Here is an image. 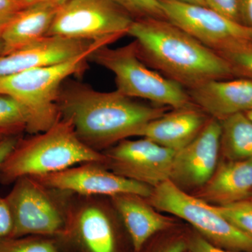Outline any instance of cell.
<instances>
[{
    "instance_id": "cell-1",
    "label": "cell",
    "mask_w": 252,
    "mask_h": 252,
    "mask_svg": "<svg viewBox=\"0 0 252 252\" xmlns=\"http://www.w3.org/2000/svg\"><path fill=\"white\" fill-rule=\"evenodd\" d=\"M127 34L149 67L187 90L206 81L235 77L218 53L165 18L135 19Z\"/></svg>"
},
{
    "instance_id": "cell-2",
    "label": "cell",
    "mask_w": 252,
    "mask_h": 252,
    "mask_svg": "<svg viewBox=\"0 0 252 252\" xmlns=\"http://www.w3.org/2000/svg\"><path fill=\"white\" fill-rule=\"evenodd\" d=\"M59 107L61 117L72 122L81 140L98 152L137 136L170 109L142 103L117 90L99 92L79 84L61 92Z\"/></svg>"
},
{
    "instance_id": "cell-3",
    "label": "cell",
    "mask_w": 252,
    "mask_h": 252,
    "mask_svg": "<svg viewBox=\"0 0 252 252\" xmlns=\"http://www.w3.org/2000/svg\"><path fill=\"white\" fill-rule=\"evenodd\" d=\"M107 161L105 154L84 143L72 122L61 117L47 130L18 140L0 167V182L9 185L20 177L48 175L86 162Z\"/></svg>"
},
{
    "instance_id": "cell-4",
    "label": "cell",
    "mask_w": 252,
    "mask_h": 252,
    "mask_svg": "<svg viewBox=\"0 0 252 252\" xmlns=\"http://www.w3.org/2000/svg\"><path fill=\"white\" fill-rule=\"evenodd\" d=\"M110 44L108 41H97L72 59L0 78V94L11 96L26 109L27 132L33 135L40 133L59 122L61 118L59 99L63 83L82 72L93 53Z\"/></svg>"
},
{
    "instance_id": "cell-5",
    "label": "cell",
    "mask_w": 252,
    "mask_h": 252,
    "mask_svg": "<svg viewBox=\"0 0 252 252\" xmlns=\"http://www.w3.org/2000/svg\"><path fill=\"white\" fill-rule=\"evenodd\" d=\"M90 59L114 74L117 91L127 97L170 109L195 106L187 89L140 59L134 41L115 49L104 46L93 53Z\"/></svg>"
},
{
    "instance_id": "cell-6",
    "label": "cell",
    "mask_w": 252,
    "mask_h": 252,
    "mask_svg": "<svg viewBox=\"0 0 252 252\" xmlns=\"http://www.w3.org/2000/svg\"><path fill=\"white\" fill-rule=\"evenodd\" d=\"M148 198L154 208L188 222L202 237L219 248L252 252V237L232 224L211 204L189 195L171 181L154 187Z\"/></svg>"
},
{
    "instance_id": "cell-7",
    "label": "cell",
    "mask_w": 252,
    "mask_h": 252,
    "mask_svg": "<svg viewBox=\"0 0 252 252\" xmlns=\"http://www.w3.org/2000/svg\"><path fill=\"white\" fill-rule=\"evenodd\" d=\"M134 20L113 0H68L59 8L48 36L113 43L128 34Z\"/></svg>"
},
{
    "instance_id": "cell-8",
    "label": "cell",
    "mask_w": 252,
    "mask_h": 252,
    "mask_svg": "<svg viewBox=\"0 0 252 252\" xmlns=\"http://www.w3.org/2000/svg\"><path fill=\"white\" fill-rule=\"evenodd\" d=\"M14 183L5 197L13 218L10 238L29 235L64 238L69 220L50 196L49 189L32 177H20Z\"/></svg>"
},
{
    "instance_id": "cell-9",
    "label": "cell",
    "mask_w": 252,
    "mask_h": 252,
    "mask_svg": "<svg viewBox=\"0 0 252 252\" xmlns=\"http://www.w3.org/2000/svg\"><path fill=\"white\" fill-rule=\"evenodd\" d=\"M165 19L214 51L236 41H252V28L219 14L207 6L177 0H159Z\"/></svg>"
},
{
    "instance_id": "cell-10",
    "label": "cell",
    "mask_w": 252,
    "mask_h": 252,
    "mask_svg": "<svg viewBox=\"0 0 252 252\" xmlns=\"http://www.w3.org/2000/svg\"><path fill=\"white\" fill-rule=\"evenodd\" d=\"M176 152L149 139L121 141L105 154L112 171L154 188L170 180Z\"/></svg>"
},
{
    "instance_id": "cell-11",
    "label": "cell",
    "mask_w": 252,
    "mask_h": 252,
    "mask_svg": "<svg viewBox=\"0 0 252 252\" xmlns=\"http://www.w3.org/2000/svg\"><path fill=\"white\" fill-rule=\"evenodd\" d=\"M98 162H86L48 175L32 177L49 189L84 195L131 193L149 198L153 188L109 171Z\"/></svg>"
},
{
    "instance_id": "cell-12",
    "label": "cell",
    "mask_w": 252,
    "mask_h": 252,
    "mask_svg": "<svg viewBox=\"0 0 252 252\" xmlns=\"http://www.w3.org/2000/svg\"><path fill=\"white\" fill-rule=\"evenodd\" d=\"M220 135V122L210 118L196 137L176 152L169 180L182 189L203 187L216 170Z\"/></svg>"
},
{
    "instance_id": "cell-13",
    "label": "cell",
    "mask_w": 252,
    "mask_h": 252,
    "mask_svg": "<svg viewBox=\"0 0 252 252\" xmlns=\"http://www.w3.org/2000/svg\"><path fill=\"white\" fill-rule=\"evenodd\" d=\"M97 41L46 36L30 45L0 56V78L72 59L90 49Z\"/></svg>"
},
{
    "instance_id": "cell-14",
    "label": "cell",
    "mask_w": 252,
    "mask_h": 252,
    "mask_svg": "<svg viewBox=\"0 0 252 252\" xmlns=\"http://www.w3.org/2000/svg\"><path fill=\"white\" fill-rule=\"evenodd\" d=\"M187 91L196 107L219 122L252 109V81L245 78L208 81Z\"/></svg>"
},
{
    "instance_id": "cell-15",
    "label": "cell",
    "mask_w": 252,
    "mask_h": 252,
    "mask_svg": "<svg viewBox=\"0 0 252 252\" xmlns=\"http://www.w3.org/2000/svg\"><path fill=\"white\" fill-rule=\"evenodd\" d=\"M209 119L196 106L173 109L151 121L137 136L149 139L177 152L196 137Z\"/></svg>"
},
{
    "instance_id": "cell-16",
    "label": "cell",
    "mask_w": 252,
    "mask_h": 252,
    "mask_svg": "<svg viewBox=\"0 0 252 252\" xmlns=\"http://www.w3.org/2000/svg\"><path fill=\"white\" fill-rule=\"evenodd\" d=\"M111 198L128 232L135 252L142 251L149 239L173 224L140 195L122 193Z\"/></svg>"
},
{
    "instance_id": "cell-17",
    "label": "cell",
    "mask_w": 252,
    "mask_h": 252,
    "mask_svg": "<svg viewBox=\"0 0 252 252\" xmlns=\"http://www.w3.org/2000/svg\"><path fill=\"white\" fill-rule=\"evenodd\" d=\"M61 6L54 3L40 2L21 9L0 34L4 44L2 55L21 49L47 36Z\"/></svg>"
},
{
    "instance_id": "cell-18",
    "label": "cell",
    "mask_w": 252,
    "mask_h": 252,
    "mask_svg": "<svg viewBox=\"0 0 252 252\" xmlns=\"http://www.w3.org/2000/svg\"><path fill=\"white\" fill-rule=\"evenodd\" d=\"M203 187L200 198L215 206L247 200L252 194V159L222 163Z\"/></svg>"
},
{
    "instance_id": "cell-19",
    "label": "cell",
    "mask_w": 252,
    "mask_h": 252,
    "mask_svg": "<svg viewBox=\"0 0 252 252\" xmlns=\"http://www.w3.org/2000/svg\"><path fill=\"white\" fill-rule=\"evenodd\" d=\"M74 238L85 252H116L114 228L105 212L95 206L81 209L74 220H69L64 238Z\"/></svg>"
},
{
    "instance_id": "cell-20",
    "label": "cell",
    "mask_w": 252,
    "mask_h": 252,
    "mask_svg": "<svg viewBox=\"0 0 252 252\" xmlns=\"http://www.w3.org/2000/svg\"><path fill=\"white\" fill-rule=\"evenodd\" d=\"M220 150L229 160L252 159V121L240 113L220 122Z\"/></svg>"
},
{
    "instance_id": "cell-21",
    "label": "cell",
    "mask_w": 252,
    "mask_h": 252,
    "mask_svg": "<svg viewBox=\"0 0 252 252\" xmlns=\"http://www.w3.org/2000/svg\"><path fill=\"white\" fill-rule=\"evenodd\" d=\"M216 52L228 63L234 77L252 81V41H234Z\"/></svg>"
},
{
    "instance_id": "cell-22",
    "label": "cell",
    "mask_w": 252,
    "mask_h": 252,
    "mask_svg": "<svg viewBox=\"0 0 252 252\" xmlns=\"http://www.w3.org/2000/svg\"><path fill=\"white\" fill-rule=\"evenodd\" d=\"M28 118L26 109L16 99L0 94V129L18 135L26 130Z\"/></svg>"
},
{
    "instance_id": "cell-23",
    "label": "cell",
    "mask_w": 252,
    "mask_h": 252,
    "mask_svg": "<svg viewBox=\"0 0 252 252\" xmlns=\"http://www.w3.org/2000/svg\"><path fill=\"white\" fill-rule=\"evenodd\" d=\"M0 252H61L54 238L29 236L8 238L0 242Z\"/></svg>"
},
{
    "instance_id": "cell-24",
    "label": "cell",
    "mask_w": 252,
    "mask_h": 252,
    "mask_svg": "<svg viewBox=\"0 0 252 252\" xmlns=\"http://www.w3.org/2000/svg\"><path fill=\"white\" fill-rule=\"evenodd\" d=\"M215 209L232 224L252 237V200H245Z\"/></svg>"
},
{
    "instance_id": "cell-25",
    "label": "cell",
    "mask_w": 252,
    "mask_h": 252,
    "mask_svg": "<svg viewBox=\"0 0 252 252\" xmlns=\"http://www.w3.org/2000/svg\"><path fill=\"white\" fill-rule=\"evenodd\" d=\"M136 19L165 18L159 0H113Z\"/></svg>"
},
{
    "instance_id": "cell-26",
    "label": "cell",
    "mask_w": 252,
    "mask_h": 252,
    "mask_svg": "<svg viewBox=\"0 0 252 252\" xmlns=\"http://www.w3.org/2000/svg\"><path fill=\"white\" fill-rule=\"evenodd\" d=\"M209 9L224 17L241 23L239 0H204ZM242 24V23H241Z\"/></svg>"
},
{
    "instance_id": "cell-27",
    "label": "cell",
    "mask_w": 252,
    "mask_h": 252,
    "mask_svg": "<svg viewBox=\"0 0 252 252\" xmlns=\"http://www.w3.org/2000/svg\"><path fill=\"white\" fill-rule=\"evenodd\" d=\"M13 230V218L6 198L0 197V242L10 238Z\"/></svg>"
},
{
    "instance_id": "cell-28",
    "label": "cell",
    "mask_w": 252,
    "mask_h": 252,
    "mask_svg": "<svg viewBox=\"0 0 252 252\" xmlns=\"http://www.w3.org/2000/svg\"><path fill=\"white\" fill-rule=\"evenodd\" d=\"M21 9L18 0H0V34Z\"/></svg>"
},
{
    "instance_id": "cell-29",
    "label": "cell",
    "mask_w": 252,
    "mask_h": 252,
    "mask_svg": "<svg viewBox=\"0 0 252 252\" xmlns=\"http://www.w3.org/2000/svg\"><path fill=\"white\" fill-rule=\"evenodd\" d=\"M189 252H241L219 248L202 236L193 237L187 245Z\"/></svg>"
},
{
    "instance_id": "cell-30",
    "label": "cell",
    "mask_w": 252,
    "mask_h": 252,
    "mask_svg": "<svg viewBox=\"0 0 252 252\" xmlns=\"http://www.w3.org/2000/svg\"><path fill=\"white\" fill-rule=\"evenodd\" d=\"M19 140L20 138L18 135H11L0 140V167L6 158L16 147Z\"/></svg>"
},
{
    "instance_id": "cell-31",
    "label": "cell",
    "mask_w": 252,
    "mask_h": 252,
    "mask_svg": "<svg viewBox=\"0 0 252 252\" xmlns=\"http://www.w3.org/2000/svg\"><path fill=\"white\" fill-rule=\"evenodd\" d=\"M242 24L252 28V0H239Z\"/></svg>"
},
{
    "instance_id": "cell-32",
    "label": "cell",
    "mask_w": 252,
    "mask_h": 252,
    "mask_svg": "<svg viewBox=\"0 0 252 252\" xmlns=\"http://www.w3.org/2000/svg\"><path fill=\"white\" fill-rule=\"evenodd\" d=\"M18 1H19L23 9V8L27 7L30 5L40 2H51L54 3V4L63 5L68 0H18Z\"/></svg>"
},
{
    "instance_id": "cell-33",
    "label": "cell",
    "mask_w": 252,
    "mask_h": 252,
    "mask_svg": "<svg viewBox=\"0 0 252 252\" xmlns=\"http://www.w3.org/2000/svg\"><path fill=\"white\" fill-rule=\"evenodd\" d=\"M187 250V244L182 241L177 242L172 244L164 252H185Z\"/></svg>"
},
{
    "instance_id": "cell-34",
    "label": "cell",
    "mask_w": 252,
    "mask_h": 252,
    "mask_svg": "<svg viewBox=\"0 0 252 252\" xmlns=\"http://www.w3.org/2000/svg\"><path fill=\"white\" fill-rule=\"evenodd\" d=\"M177 1L189 3V4L200 5V6H206L204 0H177Z\"/></svg>"
},
{
    "instance_id": "cell-35",
    "label": "cell",
    "mask_w": 252,
    "mask_h": 252,
    "mask_svg": "<svg viewBox=\"0 0 252 252\" xmlns=\"http://www.w3.org/2000/svg\"><path fill=\"white\" fill-rule=\"evenodd\" d=\"M11 135H16V134L13 133V132H10L9 130H2V129H0V140L4 139V137H8V136Z\"/></svg>"
},
{
    "instance_id": "cell-36",
    "label": "cell",
    "mask_w": 252,
    "mask_h": 252,
    "mask_svg": "<svg viewBox=\"0 0 252 252\" xmlns=\"http://www.w3.org/2000/svg\"><path fill=\"white\" fill-rule=\"evenodd\" d=\"M3 52H4V44H3L2 39L0 36V56L3 54Z\"/></svg>"
},
{
    "instance_id": "cell-37",
    "label": "cell",
    "mask_w": 252,
    "mask_h": 252,
    "mask_svg": "<svg viewBox=\"0 0 252 252\" xmlns=\"http://www.w3.org/2000/svg\"><path fill=\"white\" fill-rule=\"evenodd\" d=\"M246 115L248 116L249 119L252 121V110L249 111V112L245 113Z\"/></svg>"
},
{
    "instance_id": "cell-38",
    "label": "cell",
    "mask_w": 252,
    "mask_h": 252,
    "mask_svg": "<svg viewBox=\"0 0 252 252\" xmlns=\"http://www.w3.org/2000/svg\"><path fill=\"white\" fill-rule=\"evenodd\" d=\"M251 200H252V199H251Z\"/></svg>"
}]
</instances>
